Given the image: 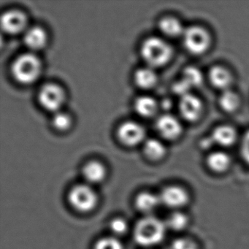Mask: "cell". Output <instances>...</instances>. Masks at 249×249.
Returning a JSON list of instances; mask_svg holds the SVG:
<instances>
[{
    "mask_svg": "<svg viewBox=\"0 0 249 249\" xmlns=\"http://www.w3.org/2000/svg\"><path fill=\"white\" fill-rule=\"evenodd\" d=\"M141 55L150 68H161L171 60L173 49L161 37H151L142 43Z\"/></svg>",
    "mask_w": 249,
    "mask_h": 249,
    "instance_id": "obj_1",
    "label": "cell"
},
{
    "mask_svg": "<svg viewBox=\"0 0 249 249\" xmlns=\"http://www.w3.org/2000/svg\"><path fill=\"white\" fill-rule=\"evenodd\" d=\"M165 223L154 216H146L138 221L135 229V239L142 246H154L165 236Z\"/></svg>",
    "mask_w": 249,
    "mask_h": 249,
    "instance_id": "obj_2",
    "label": "cell"
},
{
    "mask_svg": "<svg viewBox=\"0 0 249 249\" xmlns=\"http://www.w3.org/2000/svg\"><path fill=\"white\" fill-rule=\"evenodd\" d=\"M42 71L40 59L33 53H24L13 63L11 72L20 84H30L37 81Z\"/></svg>",
    "mask_w": 249,
    "mask_h": 249,
    "instance_id": "obj_3",
    "label": "cell"
},
{
    "mask_svg": "<svg viewBox=\"0 0 249 249\" xmlns=\"http://www.w3.org/2000/svg\"><path fill=\"white\" fill-rule=\"evenodd\" d=\"M183 44L186 52L194 56H201L208 52L212 44L211 33L199 25L189 26L185 29Z\"/></svg>",
    "mask_w": 249,
    "mask_h": 249,
    "instance_id": "obj_4",
    "label": "cell"
},
{
    "mask_svg": "<svg viewBox=\"0 0 249 249\" xmlns=\"http://www.w3.org/2000/svg\"><path fill=\"white\" fill-rule=\"evenodd\" d=\"M71 206L81 213L93 211L98 203V196L93 188L87 184L73 186L68 194Z\"/></svg>",
    "mask_w": 249,
    "mask_h": 249,
    "instance_id": "obj_5",
    "label": "cell"
},
{
    "mask_svg": "<svg viewBox=\"0 0 249 249\" xmlns=\"http://www.w3.org/2000/svg\"><path fill=\"white\" fill-rule=\"evenodd\" d=\"M203 83V75L196 67H186L182 71L181 78L173 84V92L180 97L189 94L192 89L198 88Z\"/></svg>",
    "mask_w": 249,
    "mask_h": 249,
    "instance_id": "obj_6",
    "label": "cell"
},
{
    "mask_svg": "<svg viewBox=\"0 0 249 249\" xmlns=\"http://www.w3.org/2000/svg\"><path fill=\"white\" fill-rule=\"evenodd\" d=\"M38 100L46 110L59 111L65 103V93L57 84H45L39 91Z\"/></svg>",
    "mask_w": 249,
    "mask_h": 249,
    "instance_id": "obj_7",
    "label": "cell"
},
{
    "mask_svg": "<svg viewBox=\"0 0 249 249\" xmlns=\"http://www.w3.org/2000/svg\"><path fill=\"white\" fill-rule=\"evenodd\" d=\"M178 110L183 120L189 123H196L203 116V102L197 96L189 93L180 97Z\"/></svg>",
    "mask_w": 249,
    "mask_h": 249,
    "instance_id": "obj_8",
    "label": "cell"
},
{
    "mask_svg": "<svg viewBox=\"0 0 249 249\" xmlns=\"http://www.w3.org/2000/svg\"><path fill=\"white\" fill-rule=\"evenodd\" d=\"M160 198L161 203L175 211H180V208L189 205L191 201L189 192L183 186L177 185L164 188L160 194Z\"/></svg>",
    "mask_w": 249,
    "mask_h": 249,
    "instance_id": "obj_9",
    "label": "cell"
},
{
    "mask_svg": "<svg viewBox=\"0 0 249 249\" xmlns=\"http://www.w3.org/2000/svg\"><path fill=\"white\" fill-rule=\"evenodd\" d=\"M156 129L163 139L176 141L183 135V127L178 118L171 114H164L157 119Z\"/></svg>",
    "mask_w": 249,
    "mask_h": 249,
    "instance_id": "obj_10",
    "label": "cell"
},
{
    "mask_svg": "<svg viewBox=\"0 0 249 249\" xmlns=\"http://www.w3.org/2000/svg\"><path fill=\"white\" fill-rule=\"evenodd\" d=\"M118 137L125 145L135 146L142 142L145 137V130L138 122H126L119 126Z\"/></svg>",
    "mask_w": 249,
    "mask_h": 249,
    "instance_id": "obj_11",
    "label": "cell"
},
{
    "mask_svg": "<svg viewBox=\"0 0 249 249\" xmlns=\"http://www.w3.org/2000/svg\"><path fill=\"white\" fill-rule=\"evenodd\" d=\"M27 18L25 14L17 10H11L2 14L1 27L2 30L8 34L16 35L25 30Z\"/></svg>",
    "mask_w": 249,
    "mask_h": 249,
    "instance_id": "obj_12",
    "label": "cell"
},
{
    "mask_svg": "<svg viewBox=\"0 0 249 249\" xmlns=\"http://www.w3.org/2000/svg\"><path fill=\"white\" fill-rule=\"evenodd\" d=\"M208 76L211 86L222 91L230 89L234 80L231 71L220 65L213 66L208 71Z\"/></svg>",
    "mask_w": 249,
    "mask_h": 249,
    "instance_id": "obj_13",
    "label": "cell"
},
{
    "mask_svg": "<svg viewBox=\"0 0 249 249\" xmlns=\"http://www.w3.org/2000/svg\"><path fill=\"white\" fill-rule=\"evenodd\" d=\"M208 137L213 145L230 147L237 141V132L231 125L221 124L214 128Z\"/></svg>",
    "mask_w": 249,
    "mask_h": 249,
    "instance_id": "obj_14",
    "label": "cell"
},
{
    "mask_svg": "<svg viewBox=\"0 0 249 249\" xmlns=\"http://www.w3.org/2000/svg\"><path fill=\"white\" fill-rule=\"evenodd\" d=\"M206 164L213 173L223 174L231 167V157L224 151H213L207 157Z\"/></svg>",
    "mask_w": 249,
    "mask_h": 249,
    "instance_id": "obj_15",
    "label": "cell"
},
{
    "mask_svg": "<svg viewBox=\"0 0 249 249\" xmlns=\"http://www.w3.org/2000/svg\"><path fill=\"white\" fill-rule=\"evenodd\" d=\"M160 32L166 37L170 38L183 36L185 29L181 21L175 17H163L159 22Z\"/></svg>",
    "mask_w": 249,
    "mask_h": 249,
    "instance_id": "obj_16",
    "label": "cell"
},
{
    "mask_svg": "<svg viewBox=\"0 0 249 249\" xmlns=\"http://www.w3.org/2000/svg\"><path fill=\"white\" fill-rule=\"evenodd\" d=\"M24 39L27 47L33 51L41 50L47 43V35L43 28L39 27H31L27 30Z\"/></svg>",
    "mask_w": 249,
    "mask_h": 249,
    "instance_id": "obj_17",
    "label": "cell"
},
{
    "mask_svg": "<svg viewBox=\"0 0 249 249\" xmlns=\"http://www.w3.org/2000/svg\"><path fill=\"white\" fill-rule=\"evenodd\" d=\"M106 168L103 163L98 161H91L83 168V176L90 183H99L106 177Z\"/></svg>",
    "mask_w": 249,
    "mask_h": 249,
    "instance_id": "obj_18",
    "label": "cell"
},
{
    "mask_svg": "<svg viewBox=\"0 0 249 249\" xmlns=\"http://www.w3.org/2000/svg\"><path fill=\"white\" fill-rule=\"evenodd\" d=\"M218 105L221 110L225 113H234L240 108L241 99L236 91L230 89L221 92L218 98Z\"/></svg>",
    "mask_w": 249,
    "mask_h": 249,
    "instance_id": "obj_19",
    "label": "cell"
},
{
    "mask_svg": "<svg viewBox=\"0 0 249 249\" xmlns=\"http://www.w3.org/2000/svg\"><path fill=\"white\" fill-rule=\"evenodd\" d=\"M143 151L148 160L157 161L163 160L167 155V148L161 141L157 139H148L145 141Z\"/></svg>",
    "mask_w": 249,
    "mask_h": 249,
    "instance_id": "obj_20",
    "label": "cell"
},
{
    "mask_svg": "<svg viewBox=\"0 0 249 249\" xmlns=\"http://www.w3.org/2000/svg\"><path fill=\"white\" fill-rule=\"evenodd\" d=\"M158 107V103L149 96H142L135 100V110L142 117H152L157 113Z\"/></svg>",
    "mask_w": 249,
    "mask_h": 249,
    "instance_id": "obj_21",
    "label": "cell"
},
{
    "mask_svg": "<svg viewBox=\"0 0 249 249\" xmlns=\"http://www.w3.org/2000/svg\"><path fill=\"white\" fill-rule=\"evenodd\" d=\"M135 81L140 88L149 89L155 87L158 81V77L153 68H142L135 72Z\"/></svg>",
    "mask_w": 249,
    "mask_h": 249,
    "instance_id": "obj_22",
    "label": "cell"
},
{
    "mask_svg": "<svg viewBox=\"0 0 249 249\" xmlns=\"http://www.w3.org/2000/svg\"><path fill=\"white\" fill-rule=\"evenodd\" d=\"M160 203V196L148 192H141L135 199L137 208L142 212L148 213L155 211Z\"/></svg>",
    "mask_w": 249,
    "mask_h": 249,
    "instance_id": "obj_23",
    "label": "cell"
},
{
    "mask_svg": "<svg viewBox=\"0 0 249 249\" xmlns=\"http://www.w3.org/2000/svg\"><path fill=\"white\" fill-rule=\"evenodd\" d=\"M190 218L189 215L180 211H176L167 218V227L175 231H182L189 227Z\"/></svg>",
    "mask_w": 249,
    "mask_h": 249,
    "instance_id": "obj_24",
    "label": "cell"
},
{
    "mask_svg": "<svg viewBox=\"0 0 249 249\" xmlns=\"http://www.w3.org/2000/svg\"><path fill=\"white\" fill-rule=\"evenodd\" d=\"M94 249H124V246L117 237H105L96 243Z\"/></svg>",
    "mask_w": 249,
    "mask_h": 249,
    "instance_id": "obj_25",
    "label": "cell"
},
{
    "mask_svg": "<svg viewBox=\"0 0 249 249\" xmlns=\"http://www.w3.org/2000/svg\"><path fill=\"white\" fill-rule=\"evenodd\" d=\"M53 126L59 131H66L71 127V118L66 113L57 112L53 117Z\"/></svg>",
    "mask_w": 249,
    "mask_h": 249,
    "instance_id": "obj_26",
    "label": "cell"
},
{
    "mask_svg": "<svg viewBox=\"0 0 249 249\" xmlns=\"http://www.w3.org/2000/svg\"><path fill=\"white\" fill-rule=\"evenodd\" d=\"M173 249H199V246L192 239L182 238L176 239L172 244Z\"/></svg>",
    "mask_w": 249,
    "mask_h": 249,
    "instance_id": "obj_27",
    "label": "cell"
},
{
    "mask_svg": "<svg viewBox=\"0 0 249 249\" xmlns=\"http://www.w3.org/2000/svg\"><path fill=\"white\" fill-rule=\"evenodd\" d=\"M110 228L112 232L117 235H121L127 231L128 224L123 218H116L110 222Z\"/></svg>",
    "mask_w": 249,
    "mask_h": 249,
    "instance_id": "obj_28",
    "label": "cell"
},
{
    "mask_svg": "<svg viewBox=\"0 0 249 249\" xmlns=\"http://www.w3.org/2000/svg\"><path fill=\"white\" fill-rule=\"evenodd\" d=\"M241 153L244 160L249 163V131H248L242 140Z\"/></svg>",
    "mask_w": 249,
    "mask_h": 249,
    "instance_id": "obj_29",
    "label": "cell"
}]
</instances>
